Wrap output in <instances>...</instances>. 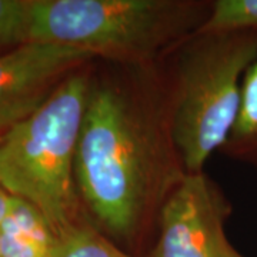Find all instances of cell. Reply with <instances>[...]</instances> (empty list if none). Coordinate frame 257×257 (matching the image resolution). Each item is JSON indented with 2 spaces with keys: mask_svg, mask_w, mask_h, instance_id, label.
<instances>
[{
  "mask_svg": "<svg viewBox=\"0 0 257 257\" xmlns=\"http://www.w3.org/2000/svg\"><path fill=\"white\" fill-rule=\"evenodd\" d=\"M219 153L257 170V57L244 74L239 114Z\"/></svg>",
  "mask_w": 257,
  "mask_h": 257,
  "instance_id": "8",
  "label": "cell"
},
{
  "mask_svg": "<svg viewBox=\"0 0 257 257\" xmlns=\"http://www.w3.org/2000/svg\"><path fill=\"white\" fill-rule=\"evenodd\" d=\"M94 62L66 79L40 109L0 139V186L32 203L57 237L90 221L74 167Z\"/></svg>",
  "mask_w": 257,
  "mask_h": 257,
  "instance_id": "3",
  "label": "cell"
},
{
  "mask_svg": "<svg viewBox=\"0 0 257 257\" xmlns=\"http://www.w3.org/2000/svg\"><path fill=\"white\" fill-rule=\"evenodd\" d=\"M257 57V32H197L166 57L172 124L187 173L203 172L239 114L244 74Z\"/></svg>",
  "mask_w": 257,
  "mask_h": 257,
  "instance_id": "4",
  "label": "cell"
},
{
  "mask_svg": "<svg viewBox=\"0 0 257 257\" xmlns=\"http://www.w3.org/2000/svg\"><path fill=\"white\" fill-rule=\"evenodd\" d=\"M74 175L87 219L117 246L156 237L162 207L187 175L173 135L166 57L93 63Z\"/></svg>",
  "mask_w": 257,
  "mask_h": 257,
  "instance_id": "1",
  "label": "cell"
},
{
  "mask_svg": "<svg viewBox=\"0 0 257 257\" xmlns=\"http://www.w3.org/2000/svg\"><path fill=\"white\" fill-rule=\"evenodd\" d=\"M257 32V0H211L210 15L199 32Z\"/></svg>",
  "mask_w": 257,
  "mask_h": 257,
  "instance_id": "10",
  "label": "cell"
},
{
  "mask_svg": "<svg viewBox=\"0 0 257 257\" xmlns=\"http://www.w3.org/2000/svg\"><path fill=\"white\" fill-rule=\"evenodd\" d=\"M32 0H0V52L29 42Z\"/></svg>",
  "mask_w": 257,
  "mask_h": 257,
  "instance_id": "11",
  "label": "cell"
},
{
  "mask_svg": "<svg viewBox=\"0 0 257 257\" xmlns=\"http://www.w3.org/2000/svg\"><path fill=\"white\" fill-rule=\"evenodd\" d=\"M97 57L55 43L28 42L0 52V136L28 119L59 86Z\"/></svg>",
  "mask_w": 257,
  "mask_h": 257,
  "instance_id": "6",
  "label": "cell"
},
{
  "mask_svg": "<svg viewBox=\"0 0 257 257\" xmlns=\"http://www.w3.org/2000/svg\"><path fill=\"white\" fill-rule=\"evenodd\" d=\"M231 214L233 204L210 176L187 173L163 204L145 257H246L227 237Z\"/></svg>",
  "mask_w": 257,
  "mask_h": 257,
  "instance_id": "5",
  "label": "cell"
},
{
  "mask_svg": "<svg viewBox=\"0 0 257 257\" xmlns=\"http://www.w3.org/2000/svg\"><path fill=\"white\" fill-rule=\"evenodd\" d=\"M0 139H2V136H0Z\"/></svg>",
  "mask_w": 257,
  "mask_h": 257,
  "instance_id": "12",
  "label": "cell"
},
{
  "mask_svg": "<svg viewBox=\"0 0 257 257\" xmlns=\"http://www.w3.org/2000/svg\"><path fill=\"white\" fill-rule=\"evenodd\" d=\"M53 257H135L104 236L90 221L57 237Z\"/></svg>",
  "mask_w": 257,
  "mask_h": 257,
  "instance_id": "9",
  "label": "cell"
},
{
  "mask_svg": "<svg viewBox=\"0 0 257 257\" xmlns=\"http://www.w3.org/2000/svg\"><path fill=\"white\" fill-rule=\"evenodd\" d=\"M56 243L46 217L32 203L13 196L0 224V257H53Z\"/></svg>",
  "mask_w": 257,
  "mask_h": 257,
  "instance_id": "7",
  "label": "cell"
},
{
  "mask_svg": "<svg viewBox=\"0 0 257 257\" xmlns=\"http://www.w3.org/2000/svg\"><path fill=\"white\" fill-rule=\"evenodd\" d=\"M210 8L211 0H32L29 42L113 63H156L203 28Z\"/></svg>",
  "mask_w": 257,
  "mask_h": 257,
  "instance_id": "2",
  "label": "cell"
}]
</instances>
